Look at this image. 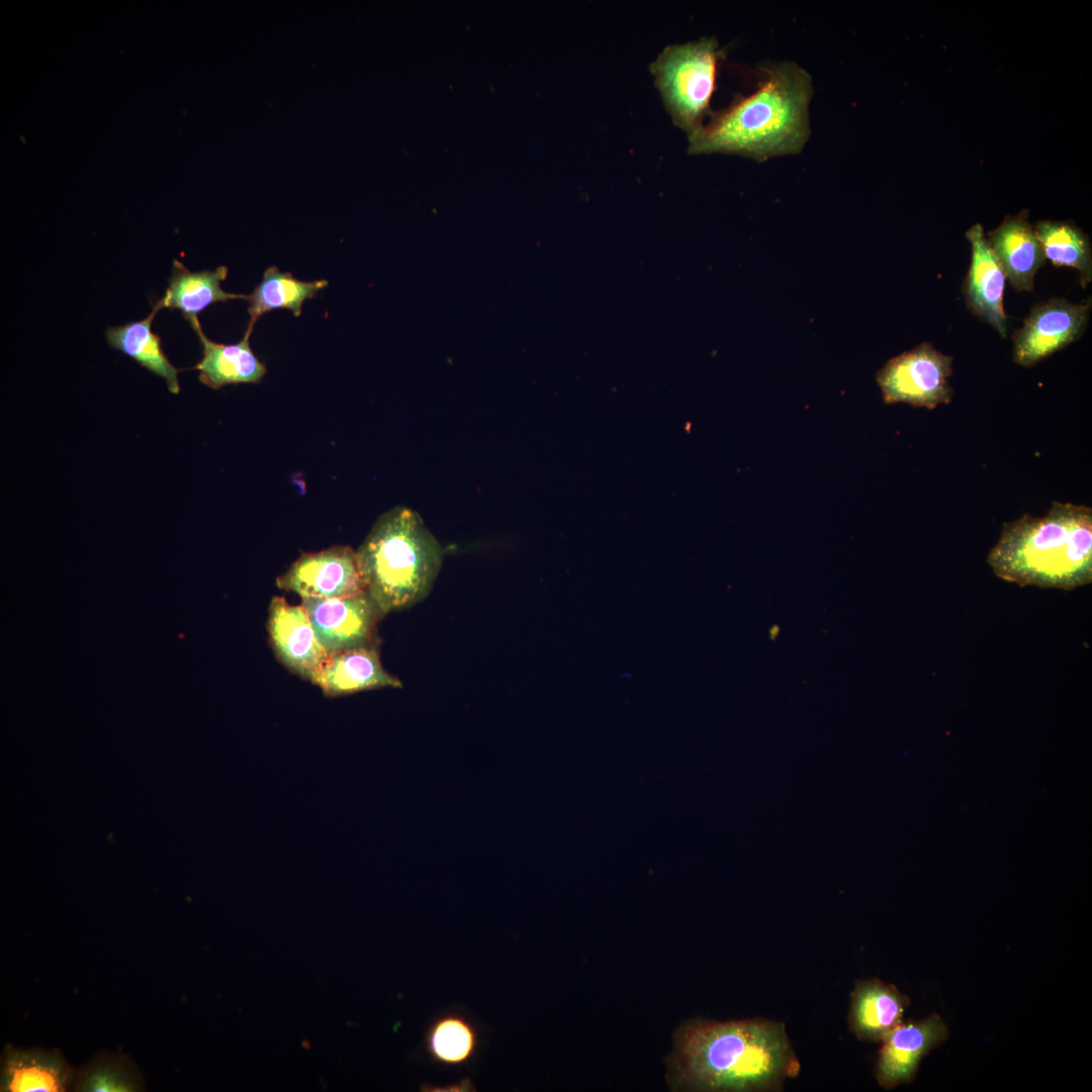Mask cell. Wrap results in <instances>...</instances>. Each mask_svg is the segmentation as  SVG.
I'll list each match as a JSON object with an SVG mask.
<instances>
[{
	"mask_svg": "<svg viewBox=\"0 0 1092 1092\" xmlns=\"http://www.w3.org/2000/svg\"><path fill=\"white\" fill-rule=\"evenodd\" d=\"M327 697L381 688H400V680L382 666L377 642L330 653L310 680Z\"/></svg>",
	"mask_w": 1092,
	"mask_h": 1092,
	"instance_id": "cell-14",
	"label": "cell"
},
{
	"mask_svg": "<svg viewBox=\"0 0 1092 1092\" xmlns=\"http://www.w3.org/2000/svg\"><path fill=\"white\" fill-rule=\"evenodd\" d=\"M721 51L714 37L672 44L650 65L673 123L691 135L702 126L716 88Z\"/></svg>",
	"mask_w": 1092,
	"mask_h": 1092,
	"instance_id": "cell-5",
	"label": "cell"
},
{
	"mask_svg": "<svg viewBox=\"0 0 1092 1092\" xmlns=\"http://www.w3.org/2000/svg\"><path fill=\"white\" fill-rule=\"evenodd\" d=\"M202 345V358L193 367L199 371V381L218 389L228 384L258 383L266 374V366L253 353L251 333L236 344H220L209 340L199 321L190 324Z\"/></svg>",
	"mask_w": 1092,
	"mask_h": 1092,
	"instance_id": "cell-17",
	"label": "cell"
},
{
	"mask_svg": "<svg viewBox=\"0 0 1092 1092\" xmlns=\"http://www.w3.org/2000/svg\"><path fill=\"white\" fill-rule=\"evenodd\" d=\"M971 245V264L963 292L969 310L993 327L1003 338L1007 318L1003 308L1005 272L993 253L980 223L966 232Z\"/></svg>",
	"mask_w": 1092,
	"mask_h": 1092,
	"instance_id": "cell-12",
	"label": "cell"
},
{
	"mask_svg": "<svg viewBox=\"0 0 1092 1092\" xmlns=\"http://www.w3.org/2000/svg\"><path fill=\"white\" fill-rule=\"evenodd\" d=\"M273 650L279 660L304 679L313 677L329 656L318 640L305 608L282 597L271 600L267 622Z\"/></svg>",
	"mask_w": 1092,
	"mask_h": 1092,
	"instance_id": "cell-11",
	"label": "cell"
},
{
	"mask_svg": "<svg viewBox=\"0 0 1092 1092\" xmlns=\"http://www.w3.org/2000/svg\"><path fill=\"white\" fill-rule=\"evenodd\" d=\"M948 1029L938 1014L901 1022L881 1041L876 1078L885 1089L914 1080L921 1060L943 1042Z\"/></svg>",
	"mask_w": 1092,
	"mask_h": 1092,
	"instance_id": "cell-10",
	"label": "cell"
},
{
	"mask_svg": "<svg viewBox=\"0 0 1092 1092\" xmlns=\"http://www.w3.org/2000/svg\"><path fill=\"white\" fill-rule=\"evenodd\" d=\"M160 309L154 304L150 314L141 321L106 330V340L115 348L131 357L141 366L163 378L170 392L180 391L178 372L161 346V339L152 332V323Z\"/></svg>",
	"mask_w": 1092,
	"mask_h": 1092,
	"instance_id": "cell-19",
	"label": "cell"
},
{
	"mask_svg": "<svg viewBox=\"0 0 1092 1092\" xmlns=\"http://www.w3.org/2000/svg\"><path fill=\"white\" fill-rule=\"evenodd\" d=\"M328 285L325 279L302 281L289 272H281L276 266L267 268L261 282L246 296L250 315L246 332L252 334L258 320L273 309L287 308L295 316L300 315L304 301L313 298Z\"/></svg>",
	"mask_w": 1092,
	"mask_h": 1092,
	"instance_id": "cell-20",
	"label": "cell"
},
{
	"mask_svg": "<svg viewBox=\"0 0 1092 1092\" xmlns=\"http://www.w3.org/2000/svg\"><path fill=\"white\" fill-rule=\"evenodd\" d=\"M673 1089L769 1092L800 1072L783 1022L692 1019L679 1026L668 1061Z\"/></svg>",
	"mask_w": 1092,
	"mask_h": 1092,
	"instance_id": "cell-1",
	"label": "cell"
},
{
	"mask_svg": "<svg viewBox=\"0 0 1092 1092\" xmlns=\"http://www.w3.org/2000/svg\"><path fill=\"white\" fill-rule=\"evenodd\" d=\"M910 998L878 978L856 981L851 992L848 1024L859 1040L881 1041L902 1022Z\"/></svg>",
	"mask_w": 1092,
	"mask_h": 1092,
	"instance_id": "cell-16",
	"label": "cell"
},
{
	"mask_svg": "<svg viewBox=\"0 0 1092 1092\" xmlns=\"http://www.w3.org/2000/svg\"><path fill=\"white\" fill-rule=\"evenodd\" d=\"M1033 228L1044 258L1055 266L1076 269L1085 288L1092 280L1089 237L1072 221L1039 220Z\"/></svg>",
	"mask_w": 1092,
	"mask_h": 1092,
	"instance_id": "cell-21",
	"label": "cell"
},
{
	"mask_svg": "<svg viewBox=\"0 0 1092 1092\" xmlns=\"http://www.w3.org/2000/svg\"><path fill=\"white\" fill-rule=\"evenodd\" d=\"M952 357L923 342L890 359L877 373V383L886 403H907L935 408L953 396L949 384Z\"/></svg>",
	"mask_w": 1092,
	"mask_h": 1092,
	"instance_id": "cell-6",
	"label": "cell"
},
{
	"mask_svg": "<svg viewBox=\"0 0 1092 1092\" xmlns=\"http://www.w3.org/2000/svg\"><path fill=\"white\" fill-rule=\"evenodd\" d=\"M75 1074L59 1050L8 1044L1 1057L0 1091L63 1092L72 1089Z\"/></svg>",
	"mask_w": 1092,
	"mask_h": 1092,
	"instance_id": "cell-13",
	"label": "cell"
},
{
	"mask_svg": "<svg viewBox=\"0 0 1092 1092\" xmlns=\"http://www.w3.org/2000/svg\"><path fill=\"white\" fill-rule=\"evenodd\" d=\"M812 77L794 62L763 68L758 88L689 135L690 154L757 161L800 153L810 135Z\"/></svg>",
	"mask_w": 1092,
	"mask_h": 1092,
	"instance_id": "cell-2",
	"label": "cell"
},
{
	"mask_svg": "<svg viewBox=\"0 0 1092 1092\" xmlns=\"http://www.w3.org/2000/svg\"><path fill=\"white\" fill-rule=\"evenodd\" d=\"M279 588L303 599H335L366 593L357 552L349 546H333L301 553L276 579Z\"/></svg>",
	"mask_w": 1092,
	"mask_h": 1092,
	"instance_id": "cell-8",
	"label": "cell"
},
{
	"mask_svg": "<svg viewBox=\"0 0 1092 1092\" xmlns=\"http://www.w3.org/2000/svg\"><path fill=\"white\" fill-rule=\"evenodd\" d=\"M1091 309V298L1073 303L1052 298L1033 306L1013 335V361L1030 367L1081 338Z\"/></svg>",
	"mask_w": 1092,
	"mask_h": 1092,
	"instance_id": "cell-7",
	"label": "cell"
},
{
	"mask_svg": "<svg viewBox=\"0 0 1092 1092\" xmlns=\"http://www.w3.org/2000/svg\"><path fill=\"white\" fill-rule=\"evenodd\" d=\"M987 562L1020 586L1072 590L1092 581V510L1053 502L1043 517L1027 514L1003 526Z\"/></svg>",
	"mask_w": 1092,
	"mask_h": 1092,
	"instance_id": "cell-3",
	"label": "cell"
},
{
	"mask_svg": "<svg viewBox=\"0 0 1092 1092\" xmlns=\"http://www.w3.org/2000/svg\"><path fill=\"white\" fill-rule=\"evenodd\" d=\"M72 1091L138 1092L145 1090L144 1078L126 1055L99 1052L75 1074Z\"/></svg>",
	"mask_w": 1092,
	"mask_h": 1092,
	"instance_id": "cell-22",
	"label": "cell"
},
{
	"mask_svg": "<svg viewBox=\"0 0 1092 1092\" xmlns=\"http://www.w3.org/2000/svg\"><path fill=\"white\" fill-rule=\"evenodd\" d=\"M425 1042L428 1055L434 1062L460 1066L468 1063L476 1054L478 1033L465 1016L450 1012L432 1022Z\"/></svg>",
	"mask_w": 1092,
	"mask_h": 1092,
	"instance_id": "cell-23",
	"label": "cell"
},
{
	"mask_svg": "<svg viewBox=\"0 0 1092 1092\" xmlns=\"http://www.w3.org/2000/svg\"><path fill=\"white\" fill-rule=\"evenodd\" d=\"M228 267L193 272L182 262L173 261L172 275L165 294L155 303L159 308H176L191 324L209 305L230 299H246L245 294L224 291L220 283L228 277Z\"/></svg>",
	"mask_w": 1092,
	"mask_h": 1092,
	"instance_id": "cell-18",
	"label": "cell"
},
{
	"mask_svg": "<svg viewBox=\"0 0 1092 1092\" xmlns=\"http://www.w3.org/2000/svg\"><path fill=\"white\" fill-rule=\"evenodd\" d=\"M316 636L330 653L377 642L376 625L384 616L368 595L335 599H303Z\"/></svg>",
	"mask_w": 1092,
	"mask_h": 1092,
	"instance_id": "cell-9",
	"label": "cell"
},
{
	"mask_svg": "<svg viewBox=\"0 0 1092 1092\" xmlns=\"http://www.w3.org/2000/svg\"><path fill=\"white\" fill-rule=\"evenodd\" d=\"M987 241L1012 287L1032 291L1034 275L1045 258L1028 211L1006 215L999 226L989 232Z\"/></svg>",
	"mask_w": 1092,
	"mask_h": 1092,
	"instance_id": "cell-15",
	"label": "cell"
},
{
	"mask_svg": "<svg viewBox=\"0 0 1092 1092\" xmlns=\"http://www.w3.org/2000/svg\"><path fill=\"white\" fill-rule=\"evenodd\" d=\"M356 552L366 592L383 615L424 600L443 559L422 518L405 507L380 516Z\"/></svg>",
	"mask_w": 1092,
	"mask_h": 1092,
	"instance_id": "cell-4",
	"label": "cell"
}]
</instances>
